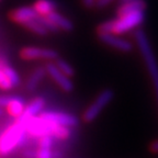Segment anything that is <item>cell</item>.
Instances as JSON below:
<instances>
[{
  "instance_id": "8fae6325",
  "label": "cell",
  "mask_w": 158,
  "mask_h": 158,
  "mask_svg": "<svg viewBox=\"0 0 158 158\" xmlns=\"http://www.w3.org/2000/svg\"><path fill=\"white\" fill-rule=\"evenodd\" d=\"M46 18L56 27V29L58 30V31L62 30V31H65V32H69V31H72V30L74 29V24H73L72 21H70L68 18L65 17V15L58 13L57 11L49 13Z\"/></svg>"
},
{
  "instance_id": "277c9868",
  "label": "cell",
  "mask_w": 158,
  "mask_h": 158,
  "mask_svg": "<svg viewBox=\"0 0 158 158\" xmlns=\"http://www.w3.org/2000/svg\"><path fill=\"white\" fill-rule=\"evenodd\" d=\"M114 98V92L111 89H104L102 90L98 96L96 97L94 101L89 104L88 108L85 110L84 114H82V118L86 123H90V122L94 121L100 113L103 111V109L106 108L110 102L113 100Z\"/></svg>"
},
{
  "instance_id": "9a60e30c",
  "label": "cell",
  "mask_w": 158,
  "mask_h": 158,
  "mask_svg": "<svg viewBox=\"0 0 158 158\" xmlns=\"http://www.w3.org/2000/svg\"><path fill=\"white\" fill-rule=\"evenodd\" d=\"M33 8L40 17H47L49 13L56 11L57 3L55 2V0H36Z\"/></svg>"
},
{
  "instance_id": "7a4b0ae2",
  "label": "cell",
  "mask_w": 158,
  "mask_h": 158,
  "mask_svg": "<svg viewBox=\"0 0 158 158\" xmlns=\"http://www.w3.org/2000/svg\"><path fill=\"white\" fill-rule=\"evenodd\" d=\"M27 123L17 120L7 131L0 136V156H7L12 153L17 147H20L27 141Z\"/></svg>"
},
{
  "instance_id": "7402d4cb",
  "label": "cell",
  "mask_w": 158,
  "mask_h": 158,
  "mask_svg": "<svg viewBox=\"0 0 158 158\" xmlns=\"http://www.w3.org/2000/svg\"><path fill=\"white\" fill-rule=\"evenodd\" d=\"M114 0H96V8L98 9H102V8L106 7L110 3L113 2Z\"/></svg>"
},
{
  "instance_id": "44dd1931",
  "label": "cell",
  "mask_w": 158,
  "mask_h": 158,
  "mask_svg": "<svg viewBox=\"0 0 158 158\" xmlns=\"http://www.w3.org/2000/svg\"><path fill=\"white\" fill-rule=\"evenodd\" d=\"M12 96H8V94H5V96H0V108H7L8 103L10 102Z\"/></svg>"
},
{
  "instance_id": "603a6c76",
  "label": "cell",
  "mask_w": 158,
  "mask_h": 158,
  "mask_svg": "<svg viewBox=\"0 0 158 158\" xmlns=\"http://www.w3.org/2000/svg\"><path fill=\"white\" fill-rule=\"evenodd\" d=\"M81 2L87 9L96 8V0H81Z\"/></svg>"
},
{
  "instance_id": "7c38bea8",
  "label": "cell",
  "mask_w": 158,
  "mask_h": 158,
  "mask_svg": "<svg viewBox=\"0 0 158 158\" xmlns=\"http://www.w3.org/2000/svg\"><path fill=\"white\" fill-rule=\"evenodd\" d=\"M146 9V2L144 0H125L118 10V15H125L136 11H144Z\"/></svg>"
},
{
  "instance_id": "e0dca14e",
  "label": "cell",
  "mask_w": 158,
  "mask_h": 158,
  "mask_svg": "<svg viewBox=\"0 0 158 158\" xmlns=\"http://www.w3.org/2000/svg\"><path fill=\"white\" fill-rule=\"evenodd\" d=\"M23 27H27L31 32L35 33V34H37V35H46L47 33H48V30L45 27V25L42 23V21L40 20V17L37 18V19L27 22V24H24Z\"/></svg>"
},
{
  "instance_id": "3957f363",
  "label": "cell",
  "mask_w": 158,
  "mask_h": 158,
  "mask_svg": "<svg viewBox=\"0 0 158 158\" xmlns=\"http://www.w3.org/2000/svg\"><path fill=\"white\" fill-rule=\"evenodd\" d=\"M134 37H135V41L137 43L138 47L141 49L142 56H143L145 65L147 67L148 72H149V75H151L152 79H153V84L158 98V64L156 62V57L154 55L151 44L148 42L147 36L142 30L136 31Z\"/></svg>"
},
{
  "instance_id": "5bb4252c",
  "label": "cell",
  "mask_w": 158,
  "mask_h": 158,
  "mask_svg": "<svg viewBox=\"0 0 158 158\" xmlns=\"http://www.w3.org/2000/svg\"><path fill=\"white\" fill-rule=\"evenodd\" d=\"M23 156L25 158H60L62 154L57 151H53L52 148H39L34 149H27L23 152Z\"/></svg>"
},
{
  "instance_id": "ac0fdd59",
  "label": "cell",
  "mask_w": 158,
  "mask_h": 158,
  "mask_svg": "<svg viewBox=\"0 0 158 158\" xmlns=\"http://www.w3.org/2000/svg\"><path fill=\"white\" fill-rule=\"evenodd\" d=\"M54 64L56 65L57 68H58L59 70L63 73V74L66 75V76H68V77H70V78H72V77L75 75V68L72 66V65L69 64L68 62H66L65 59L56 58V59H55Z\"/></svg>"
},
{
  "instance_id": "d6986e66",
  "label": "cell",
  "mask_w": 158,
  "mask_h": 158,
  "mask_svg": "<svg viewBox=\"0 0 158 158\" xmlns=\"http://www.w3.org/2000/svg\"><path fill=\"white\" fill-rule=\"evenodd\" d=\"M7 64L6 62L0 59V89L2 90H10V89H13V86L11 84V81L8 78L7 74H6L5 70V65Z\"/></svg>"
},
{
  "instance_id": "6da1fadb",
  "label": "cell",
  "mask_w": 158,
  "mask_h": 158,
  "mask_svg": "<svg viewBox=\"0 0 158 158\" xmlns=\"http://www.w3.org/2000/svg\"><path fill=\"white\" fill-rule=\"evenodd\" d=\"M144 20H145L144 11H136L125 15H118V19L101 23L97 27V32L121 35L139 27L144 22Z\"/></svg>"
},
{
  "instance_id": "4fadbf2b",
  "label": "cell",
  "mask_w": 158,
  "mask_h": 158,
  "mask_svg": "<svg viewBox=\"0 0 158 158\" xmlns=\"http://www.w3.org/2000/svg\"><path fill=\"white\" fill-rule=\"evenodd\" d=\"M25 102L23 100V98L19 96H12L10 102L8 103L7 106V112L10 114V115L15 116V118H20V116L22 115L23 111H24L25 109Z\"/></svg>"
},
{
  "instance_id": "30bf717a",
  "label": "cell",
  "mask_w": 158,
  "mask_h": 158,
  "mask_svg": "<svg viewBox=\"0 0 158 158\" xmlns=\"http://www.w3.org/2000/svg\"><path fill=\"white\" fill-rule=\"evenodd\" d=\"M44 106H45V100L43 98L33 99L32 101H30L29 103L25 106V109H24V111H23L22 115L20 116V118H18L17 120H20V121L24 122V123H27L29 120L37 116L43 111Z\"/></svg>"
},
{
  "instance_id": "8992f818",
  "label": "cell",
  "mask_w": 158,
  "mask_h": 158,
  "mask_svg": "<svg viewBox=\"0 0 158 158\" xmlns=\"http://www.w3.org/2000/svg\"><path fill=\"white\" fill-rule=\"evenodd\" d=\"M40 118L43 120H46L48 122H52L57 125L66 126V127H75L78 125V118L73 114L66 113V112L60 111H53V110H47L42 111L40 114Z\"/></svg>"
},
{
  "instance_id": "2e32d148",
  "label": "cell",
  "mask_w": 158,
  "mask_h": 158,
  "mask_svg": "<svg viewBox=\"0 0 158 158\" xmlns=\"http://www.w3.org/2000/svg\"><path fill=\"white\" fill-rule=\"evenodd\" d=\"M46 70H45V67H37L36 69L33 70V73L29 76L27 81V89L29 91H34L35 89L37 88L41 81L45 78L46 76Z\"/></svg>"
},
{
  "instance_id": "9c48e42d",
  "label": "cell",
  "mask_w": 158,
  "mask_h": 158,
  "mask_svg": "<svg viewBox=\"0 0 158 158\" xmlns=\"http://www.w3.org/2000/svg\"><path fill=\"white\" fill-rule=\"evenodd\" d=\"M40 15L35 11L33 6H24V7L15 8L10 12V19L18 24L24 25L32 20L37 19Z\"/></svg>"
},
{
  "instance_id": "ba28073f",
  "label": "cell",
  "mask_w": 158,
  "mask_h": 158,
  "mask_svg": "<svg viewBox=\"0 0 158 158\" xmlns=\"http://www.w3.org/2000/svg\"><path fill=\"white\" fill-rule=\"evenodd\" d=\"M99 40L101 41L103 44L112 47V48L120 51V52L128 53L133 49V45L130 41L123 39V37L118 36L116 34L112 33H98Z\"/></svg>"
},
{
  "instance_id": "d4e9b609",
  "label": "cell",
  "mask_w": 158,
  "mask_h": 158,
  "mask_svg": "<svg viewBox=\"0 0 158 158\" xmlns=\"http://www.w3.org/2000/svg\"><path fill=\"white\" fill-rule=\"evenodd\" d=\"M2 113H3V110L1 108H0V115H2Z\"/></svg>"
},
{
  "instance_id": "52a82bcc",
  "label": "cell",
  "mask_w": 158,
  "mask_h": 158,
  "mask_svg": "<svg viewBox=\"0 0 158 158\" xmlns=\"http://www.w3.org/2000/svg\"><path fill=\"white\" fill-rule=\"evenodd\" d=\"M45 70L46 74L55 81V84L65 92H70L74 90V82L72 81L70 77L63 74L56 67L53 62H47L45 64Z\"/></svg>"
},
{
  "instance_id": "ffe728a7",
  "label": "cell",
  "mask_w": 158,
  "mask_h": 158,
  "mask_svg": "<svg viewBox=\"0 0 158 158\" xmlns=\"http://www.w3.org/2000/svg\"><path fill=\"white\" fill-rule=\"evenodd\" d=\"M55 141H56V138L52 135H45L42 136V137H39V141H37L39 148H48V149H51L55 145Z\"/></svg>"
},
{
  "instance_id": "5b68a950",
  "label": "cell",
  "mask_w": 158,
  "mask_h": 158,
  "mask_svg": "<svg viewBox=\"0 0 158 158\" xmlns=\"http://www.w3.org/2000/svg\"><path fill=\"white\" fill-rule=\"evenodd\" d=\"M20 56L24 60H55L58 58L57 51L52 48H43V47L36 46H27L23 47L20 52Z\"/></svg>"
},
{
  "instance_id": "484cf974",
  "label": "cell",
  "mask_w": 158,
  "mask_h": 158,
  "mask_svg": "<svg viewBox=\"0 0 158 158\" xmlns=\"http://www.w3.org/2000/svg\"><path fill=\"white\" fill-rule=\"evenodd\" d=\"M0 1H1V0H0Z\"/></svg>"
},
{
  "instance_id": "cb8c5ba5",
  "label": "cell",
  "mask_w": 158,
  "mask_h": 158,
  "mask_svg": "<svg viewBox=\"0 0 158 158\" xmlns=\"http://www.w3.org/2000/svg\"><path fill=\"white\" fill-rule=\"evenodd\" d=\"M149 149H151V152H153V153H156L158 154V139L155 142H153V143L151 144V146H149Z\"/></svg>"
}]
</instances>
